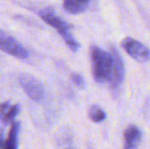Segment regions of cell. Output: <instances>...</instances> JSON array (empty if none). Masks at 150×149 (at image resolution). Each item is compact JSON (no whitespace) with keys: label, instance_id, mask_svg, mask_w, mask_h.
Segmentation results:
<instances>
[{"label":"cell","instance_id":"1","mask_svg":"<svg viewBox=\"0 0 150 149\" xmlns=\"http://www.w3.org/2000/svg\"><path fill=\"white\" fill-rule=\"evenodd\" d=\"M91 60L92 74L96 82L100 83L109 82L112 67L111 52H106L97 46H92L91 47Z\"/></svg>","mask_w":150,"mask_h":149},{"label":"cell","instance_id":"2","mask_svg":"<svg viewBox=\"0 0 150 149\" xmlns=\"http://www.w3.org/2000/svg\"><path fill=\"white\" fill-rule=\"evenodd\" d=\"M39 14H40V17L47 24H48L49 25L54 27L59 32V34L64 40L67 46L73 52H76L79 49L80 45L75 40V38L72 36V34L69 31V25L65 21H63L61 18H59L57 15H55V13L54 12V11L52 9L47 8V9L41 10Z\"/></svg>","mask_w":150,"mask_h":149},{"label":"cell","instance_id":"3","mask_svg":"<svg viewBox=\"0 0 150 149\" xmlns=\"http://www.w3.org/2000/svg\"><path fill=\"white\" fill-rule=\"evenodd\" d=\"M121 47L136 61L144 63L150 60V50L140 41L127 37L121 41Z\"/></svg>","mask_w":150,"mask_h":149},{"label":"cell","instance_id":"4","mask_svg":"<svg viewBox=\"0 0 150 149\" xmlns=\"http://www.w3.org/2000/svg\"><path fill=\"white\" fill-rule=\"evenodd\" d=\"M18 82L26 95L33 101L39 102L43 98L44 89L41 83L33 76L22 74L18 77Z\"/></svg>","mask_w":150,"mask_h":149},{"label":"cell","instance_id":"5","mask_svg":"<svg viewBox=\"0 0 150 149\" xmlns=\"http://www.w3.org/2000/svg\"><path fill=\"white\" fill-rule=\"evenodd\" d=\"M110 52L112 56V73H111L109 83L112 91L118 92L124 81V76H125L124 64L120 54L115 48L112 47Z\"/></svg>","mask_w":150,"mask_h":149},{"label":"cell","instance_id":"6","mask_svg":"<svg viewBox=\"0 0 150 149\" xmlns=\"http://www.w3.org/2000/svg\"><path fill=\"white\" fill-rule=\"evenodd\" d=\"M0 49L17 58L25 59L28 56L27 50L13 37L0 29Z\"/></svg>","mask_w":150,"mask_h":149},{"label":"cell","instance_id":"7","mask_svg":"<svg viewBox=\"0 0 150 149\" xmlns=\"http://www.w3.org/2000/svg\"><path fill=\"white\" fill-rule=\"evenodd\" d=\"M142 141V132L135 125H129L124 132V149H138Z\"/></svg>","mask_w":150,"mask_h":149},{"label":"cell","instance_id":"8","mask_svg":"<svg viewBox=\"0 0 150 149\" xmlns=\"http://www.w3.org/2000/svg\"><path fill=\"white\" fill-rule=\"evenodd\" d=\"M19 130H20L19 122L12 121L9 133H8V138L2 149H18Z\"/></svg>","mask_w":150,"mask_h":149},{"label":"cell","instance_id":"9","mask_svg":"<svg viewBox=\"0 0 150 149\" xmlns=\"http://www.w3.org/2000/svg\"><path fill=\"white\" fill-rule=\"evenodd\" d=\"M90 1L91 0H63V8L70 14H79L88 8Z\"/></svg>","mask_w":150,"mask_h":149},{"label":"cell","instance_id":"10","mask_svg":"<svg viewBox=\"0 0 150 149\" xmlns=\"http://www.w3.org/2000/svg\"><path fill=\"white\" fill-rule=\"evenodd\" d=\"M19 105H10L8 102H5L0 105V113L2 116V119L5 123H10L12 122L15 119V117L18 114L19 112Z\"/></svg>","mask_w":150,"mask_h":149},{"label":"cell","instance_id":"11","mask_svg":"<svg viewBox=\"0 0 150 149\" xmlns=\"http://www.w3.org/2000/svg\"><path fill=\"white\" fill-rule=\"evenodd\" d=\"M89 118L94 123L103 122L106 119L105 112L98 105H92L89 109Z\"/></svg>","mask_w":150,"mask_h":149},{"label":"cell","instance_id":"12","mask_svg":"<svg viewBox=\"0 0 150 149\" xmlns=\"http://www.w3.org/2000/svg\"><path fill=\"white\" fill-rule=\"evenodd\" d=\"M71 80H72V82L78 88H81V89H83L84 88L85 82H84L83 77L80 74H78V73H72V75H71Z\"/></svg>","mask_w":150,"mask_h":149},{"label":"cell","instance_id":"13","mask_svg":"<svg viewBox=\"0 0 150 149\" xmlns=\"http://www.w3.org/2000/svg\"><path fill=\"white\" fill-rule=\"evenodd\" d=\"M3 146V134L0 133V148Z\"/></svg>","mask_w":150,"mask_h":149},{"label":"cell","instance_id":"14","mask_svg":"<svg viewBox=\"0 0 150 149\" xmlns=\"http://www.w3.org/2000/svg\"><path fill=\"white\" fill-rule=\"evenodd\" d=\"M68 149H72V148H68Z\"/></svg>","mask_w":150,"mask_h":149}]
</instances>
